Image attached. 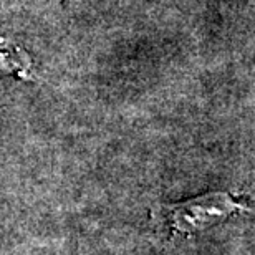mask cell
Returning a JSON list of instances; mask_svg holds the SVG:
<instances>
[{"label": "cell", "mask_w": 255, "mask_h": 255, "mask_svg": "<svg viewBox=\"0 0 255 255\" xmlns=\"http://www.w3.org/2000/svg\"><path fill=\"white\" fill-rule=\"evenodd\" d=\"M239 211H247V206L229 192L217 191L181 202L156 204L151 209V221L157 231L166 232L169 239L176 236L189 237L217 226Z\"/></svg>", "instance_id": "6da1fadb"}]
</instances>
